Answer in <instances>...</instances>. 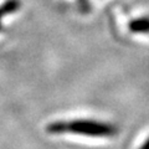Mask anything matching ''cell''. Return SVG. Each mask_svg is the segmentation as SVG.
<instances>
[{
	"instance_id": "1",
	"label": "cell",
	"mask_w": 149,
	"mask_h": 149,
	"mask_svg": "<svg viewBox=\"0 0 149 149\" xmlns=\"http://www.w3.org/2000/svg\"><path fill=\"white\" fill-rule=\"evenodd\" d=\"M51 134L74 133L87 137H113L118 133L117 127L96 120H73V122H55L47 127Z\"/></svg>"
},
{
	"instance_id": "2",
	"label": "cell",
	"mask_w": 149,
	"mask_h": 149,
	"mask_svg": "<svg viewBox=\"0 0 149 149\" xmlns=\"http://www.w3.org/2000/svg\"><path fill=\"white\" fill-rule=\"evenodd\" d=\"M139 149H149V138H148L147 141L142 144L141 147H139Z\"/></svg>"
}]
</instances>
